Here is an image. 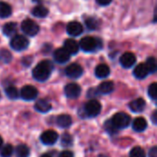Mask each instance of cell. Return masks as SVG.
I'll use <instances>...</instances> for the list:
<instances>
[{
  "mask_svg": "<svg viewBox=\"0 0 157 157\" xmlns=\"http://www.w3.org/2000/svg\"><path fill=\"white\" fill-rule=\"evenodd\" d=\"M48 13H49V10L41 5L35 6L32 10V14L37 17H45L48 15Z\"/></svg>",
  "mask_w": 157,
  "mask_h": 157,
  "instance_id": "cb8c5ba5",
  "label": "cell"
},
{
  "mask_svg": "<svg viewBox=\"0 0 157 157\" xmlns=\"http://www.w3.org/2000/svg\"><path fill=\"white\" fill-rule=\"evenodd\" d=\"M16 31H17V24L14 22L6 23L3 27V32L7 37H12L13 35H15Z\"/></svg>",
  "mask_w": 157,
  "mask_h": 157,
  "instance_id": "7402d4cb",
  "label": "cell"
},
{
  "mask_svg": "<svg viewBox=\"0 0 157 157\" xmlns=\"http://www.w3.org/2000/svg\"><path fill=\"white\" fill-rule=\"evenodd\" d=\"M149 157H157V148L156 146H154L150 152H149Z\"/></svg>",
  "mask_w": 157,
  "mask_h": 157,
  "instance_id": "d590c367",
  "label": "cell"
},
{
  "mask_svg": "<svg viewBox=\"0 0 157 157\" xmlns=\"http://www.w3.org/2000/svg\"><path fill=\"white\" fill-rule=\"evenodd\" d=\"M95 74H96V76L98 77V78H106V77H108L109 75L110 69L107 64L101 63V64H98L96 67Z\"/></svg>",
  "mask_w": 157,
  "mask_h": 157,
  "instance_id": "2e32d148",
  "label": "cell"
},
{
  "mask_svg": "<svg viewBox=\"0 0 157 157\" xmlns=\"http://www.w3.org/2000/svg\"><path fill=\"white\" fill-rule=\"evenodd\" d=\"M145 106H146V103H145V100L144 98H137V99H134L132 100L129 107L131 109V110L132 112H142L144 109H145Z\"/></svg>",
  "mask_w": 157,
  "mask_h": 157,
  "instance_id": "9a60e30c",
  "label": "cell"
},
{
  "mask_svg": "<svg viewBox=\"0 0 157 157\" xmlns=\"http://www.w3.org/2000/svg\"><path fill=\"white\" fill-rule=\"evenodd\" d=\"M41 157H52L51 155H49V154H44V155H42Z\"/></svg>",
  "mask_w": 157,
  "mask_h": 157,
  "instance_id": "f35d334b",
  "label": "cell"
},
{
  "mask_svg": "<svg viewBox=\"0 0 157 157\" xmlns=\"http://www.w3.org/2000/svg\"><path fill=\"white\" fill-rule=\"evenodd\" d=\"M114 90V84L111 81H105L102 82L98 87V92H99L102 95H108L113 92Z\"/></svg>",
  "mask_w": 157,
  "mask_h": 157,
  "instance_id": "ac0fdd59",
  "label": "cell"
},
{
  "mask_svg": "<svg viewBox=\"0 0 157 157\" xmlns=\"http://www.w3.org/2000/svg\"><path fill=\"white\" fill-rule=\"evenodd\" d=\"M13 152H14L13 146L10 144H6L1 149L0 155H1V157H10L13 155Z\"/></svg>",
  "mask_w": 157,
  "mask_h": 157,
  "instance_id": "83f0119b",
  "label": "cell"
},
{
  "mask_svg": "<svg viewBox=\"0 0 157 157\" xmlns=\"http://www.w3.org/2000/svg\"><path fill=\"white\" fill-rule=\"evenodd\" d=\"M2 145H3V139L0 137V149H1V147H2Z\"/></svg>",
  "mask_w": 157,
  "mask_h": 157,
  "instance_id": "ab89813d",
  "label": "cell"
},
{
  "mask_svg": "<svg viewBox=\"0 0 157 157\" xmlns=\"http://www.w3.org/2000/svg\"><path fill=\"white\" fill-rule=\"evenodd\" d=\"M86 25L90 30H95L98 28V20L95 19L94 17H88L86 19Z\"/></svg>",
  "mask_w": 157,
  "mask_h": 157,
  "instance_id": "4dcf8cb0",
  "label": "cell"
},
{
  "mask_svg": "<svg viewBox=\"0 0 157 157\" xmlns=\"http://www.w3.org/2000/svg\"><path fill=\"white\" fill-rule=\"evenodd\" d=\"M58 140V134L54 131H46L40 136V141L45 145H52Z\"/></svg>",
  "mask_w": 157,
  "mask_h": 157,
  "instance_id": "30bf717a",
  "label": "cell"
},
{
  "mask_svg": "<svg viewBox=\"0 0 157 157\" xmlns=\"http://www.w3.org/2000/svg\"><path fill=\"white\" fill-rule=\"evenodd\" d=\"M148 95L153 100H156L157 98V85L156 83H153L150 85L148 88Z\"/></svg>",
  "mask_w": 157,
  "mask_h": 157,
  "instance_id": "1f68e13d",
  "label": "cell"
},
{
  "mask_svg": "<svg viewBox=\"0 0 157 157\" xmlns=\"http://www.w3.org/2000/svg\"><path fill=\"white\" fill-rule=\"evenodd\" d=\"M111 121L118 130L125 129L131 123V117L125 112H119L113 116Z\"/></svg>",
  "mask_w": 157,
  "mask_h": 157,
  "instance_id": "277c9868",
  "label": "cell"
},
{
  "mask_svg": "<svg viewBox=\"0 0 157 157\" xmlns=\"http://www.w3.org/2000/svg\"><path fill=\"white\" fill-rule=\"evenodd\" d=\"M120 63L124 68H131L136 63V56L132 52H125L121 55L120 59Z\"/></svg>",
  "mask_w": 157,
  "mask_h": 157,
  "instance_id": "8fae6325",
  "label": "cell"
},
{
  "mask_svg": "<svg viewBox=\"0 0 157 157\" xmlns=\"http://www.w3.org/2000/svg\"><path fill=\"white\" fill-rule=\"evenodd\" d=\"M130 155H131V157H145V153L142 147L136 146V147L132 149Z\"/></svg>",
  "mask_w": 157,
  "mask_h": 157,
  "instance_id": "f546056e",
  "label": "cell"
},
{
  "mask_svg": "<svg viewBox=\"0 0 157 157\" xmlns=\"http://www.w3.org/2000/svg\"><path fill=\"white\" fill-rule=\"evenodd\" d=\"M152 121H153L154 124H156V121H157V112L156 111H155V112L153 113V116H152Z\"/></svg>",
  "mask_w": 157,
  "mask_h": 157,
  "instance_id": "74e56055",
  "label": "cell"
},
{
  "mask_svg": "<svg viewBox=\"0 0 157 157\" xmlns=\"http://www.w3.org/2000/svg\"><path fill=\"white\" fill-rule=\"evenodd\" d=\"M97 2L100 6H108L112 2V0H97Z\"/></svg>",
  "mask_w": 157,
  "mask_h": 157,
  "instance_id": "8d00e7d4",
  "label": "cell"
},
{
  "mask_svg": "<svg viewBox=\"0 0 157 157\" xmlns=\"http://www.w3.org/2000/svg\"><path fill=\"white\" fill-rule=\"evenodd\" d=\"M53 58H54V61L57 62L58 63H65L69 61L70 54L63 48H60L54 52Z\"/></svg>",
  "mask_w": 157,
  "mask_h": 157,
  "instance_id": "4fadbf2b",
  "label": "cell"
},
{
  "mask_svg": "<svg viewBox=\"0 0 157 157\" xmlns=\"http://www.w3.org/2000/svg\"><path fill=\"white\" fill-rule=\"evenodd\" d=\"M133 75L138 79H144V78H145L149 75V72H148V69H147L145 63H140V64H138L135 67L134 71H133Z\"/></svg>",
  "mask_w": 157,
  "mask_h": 157,
  "instance_id": "e0dca14e",
  "label": "cell"
},
{
  "mask_svg": "<svg viewBox=\"0 0 157 157\" xmlns=\"http://www.w3.org/2000/svg\"><path fill=\"white\" fill-rule=\"evenodd\" d=\"M29 44V40L27 39V37H25L23 35H15L14 37H12V39L10 40L11 48L17 52L24 51L25 49L28 48Z\"/></svg>",
  "mask_w": 157,
  "mask_h": 157,
  "instance_id": "5b68a950",
  "label": "cell"
},
{
  "mask_svg": "<svg viewBox=\"0 0 157 157\" xmlns=\"http://www.w3.org/2000/svg\"><path fill=\"white\" fill-rule=\"evenodd\" d=\"M20 97L27 101L33 100L38 97V90L33 86H25L20 90Z\"/></svg>",
  "mask_w": 157,
  "mask_h": 157,
  "instance_id": "52a82bcc",
  "label": "cell"
},
{
  "mask_svg": "<svg viewBox=\"0 0 157 157\" xmlns=\"http://www.w3.org/2000/svg\"><path fill=\"white\" fill-rule=\"evenodd\" d=\"M65 74L68 77L76 79V78H79L83 75V68L78 63H71V64H69V66L66 67Z\"/></svg>",
  "mask_w": 157,
  "mask_h": 157,
  "instance_id": "9c48e42d",
  "label": "cell"
},
{
  "mask_svg": "<svg viewBox=\"0 0 157 157\" xmlns=\"http://www.w3.org/2000/svg\"><path fill=\"white\" fill-rule=\"evenodd\" d=\"M5 92H6V95L7 96V98H10V99H17L18 98V96H19L17 89L15 86H7L6 88Z\"/></svg>",
  "mask_w": 157,
  "mask_h": 157,
  "instance_id": "4316f807",
  "label": "cell"
},
{
  "mask_svg": "<svg viewBox=\"0 0 157 157\" xmlns=\"http://www.w3.org/2000/svg\"><path fill=\"white\" fill-rule=\"evenodd\" d=\"M59 157H75V156H74V154H73L71 151H63V152H62V153L59 155Z\"/></svg>",
  "mask_w": 157,
  "mask_h": 157,
  "instance_id": "e575fe53",
  "label": "cell"
},
{
  "mask_svg": "<svg viewBox=\"0 0 157 157\" xmlns=\"http://www.w3.org/2000/svg\"><path fill=\"white\" fill-rule=\"evenodd\" d=\"M0 98H1V94H0Z\"/></svg>",
  "mask_w": 157,
  "mask_h": 157,
  "instance_id": "b9f144b4",
  "label": "cell"
},
{
  "mask_svg": "<svg viewBox=\"0 0 157 157\" xmlns=\"http://www.w3.org/2000/svg\"><path fill=\"white\" fill-rule=\"evenodd\" d=\"M105 130L111 135L113 134H116L117 132H118V129L114 126V124L112 123L111 121H108L106 123H105Z\"/></svg>",
  "mask_w": 157,
  "mask_h": 157,
  "instance_id": "d6a6232c",
  "label": "cell"
},
{
  "mask_svg": "<svg viewBox=\"0 0 157 157\" xmlns=\"http://www.w3.org/2000/svg\"><path fill=\"white\" fill-rule=\"evenodd\" d=\"M145 65L148 69L149 74H155L157 70V63L155 57H149L145 63Z\"/></svg>",
  "mask_w": 157,
  "mask_h": 157,
  "instance_id": "484cf974",
  "label": "cell"
},
{
  "mask_svg": "<svg viewBox=\"0 0 157 157\" xmlns=\"http://www.w3.org/2000/svg\"><path fill=\"white\" fill-rule=\"evenodd\" d=\"M66 29H67V33L70 36L76 37V36H79L83 33L84 28H83L81 23H79L77 21H72L67 25Z\"/></svg>",
  "mask_w": 157,
  "mask_h": 157,
  "instance_id": "7c38bea8",
  "label": "cell"
},
{
  "mask_svg": "<svg viewBox=\"0 0 157 157\" xmlns=\"http://www.w3.org/2000/svg\"><path fill=\"white\" fill-rule=\"evenodd\" d=\"M16 155L17 157H29V148L26 144H19L16 148Z\"/></svg>",
  "mask_w": 157,
  "mask_h": 157,
  "instance_id": "d4e9b609",
  "label": "cell"
},
{
  "mask_svg": "<svg viewBox=\"0 0 157 157\" xmlns=\"http://www.w3.org/2000/svg\"><path fill=\"white\" fill-rule=\"evenodd\" d=\"M21 29L26 35L32 37L38 34L40 30V27L34 20L27 18L23 20V22L21 23Z\"/></svg>",
  "mask_w": 157,
  "mask_h": 157,
  "instance_id": "8992f818",
  "label": "cell"
},
{
  "mask_svg": "<svg viewBox=\"0 0 157 157\" xmlns=\"http://www.w3.org/2000/svg\"><path fill=\"white\" fill-rule=\"evenodd\" d=\"M61 144L64 147H68V146H72L73 145V137L69 134V133H64L62 136V140H61Z\"/></svg>",
  "mask_w": 157,
  "mask_h": 157,
  "instance_id": "f1b7e54d",
  "label": "cell"
},
{
  "mask_svg": "<svg viewBox=\"0 0 157 157\" xmlns=\"http://www.w3.org/2000/svg\"><path fill=\"white\" fill-rule=\"evenodd\" d=\"M11 53L6 50L0 51V60L4 63H8L11 61Z\"/></svg>",
  "mask_w": 157,
  "mask_h": 157,
  "instance_id": "836d02e7",
  "label": "cell"
},
{
  "mask_svg": "<svg viewBox=\"0 0 157 157\" xmlns=\"http://www.w3.org/2000/svg\"><path fill=\"white\" fill-rule=\"evenodd\" d=\"M79 48H81L86 52H94L98 48V40H97L94 37L86 36L84 37L79 43Z\"/></svg>",
  "mask_w": 157,
  "mask_h": 157,
  "instance_id": "3957f363",
  "label": "cell"
},
{
  "mask_svg": "<svg viewBox=\"0 0 157 157\" xmlns=\"http://www.w3.org/2000/svg\"><path fill=\"white\" fill-rule=\"evenodd\" d=\"M63 49L70 54L74 55L76 54L79 51V44L73 39H68L64 41Z\"/></svg>",
  "mask_w": 157,
  "mask_h": 157,
  "instance_id": "5bb4252c",
  "label": "cell"
},
{
  "mask_svg": "<svg viewBox=\"0 0 157 157\" xmlns=\"http://www.w3.org/2000/svg\"><path fill=\"white\" fill-rule=\"evenodd\" d=\"M83 109H84V113L86 117L94 118V117H97L100 113L101 104L96 99H91L87 103H86Z\"/></svg>",
  "mask_w": 157,
  "mask_h": 157,
  "instance_id": "7a4b0ae2",
  "label": "cell"
},
{
  "mask_svg": "<svg viewBox=\"0 0 157 157\" xmlns=\"http://www.w3.org/2000/svg\"><path fill=\"white\" fill-rule=\"evenodd\" d=\"M53 70V65L50 61H42L38 63L32 71V75L34 79L40 82L46 81Z\"/></svg>",
  "mask_w": 157,
  "mask_h": 157,
  "instance_id": "6da1fadb",
  "label": "cell"
},
{
  "mask_svg": "<svg viewBox=\"0 0 157 157\" xmlns=\"http://www.w3.org/2000/svg\"><path fill=\"white\" fill-rule=\"evenodd\" d=\"M64 94L68 98H71V99L77 98L81 94V87L79 85L75 83L68 84L64 87Z\"/></svg>",
  "mask_w": 157,
  "mask_h": 157,
  "instance_id": "ba28073f",
  "label": "cell"
},
{
  "mask_svg": "<svg viewBox=\"0 0 157 157\" xmlns=\"http://www.w3.org/2000/svg\"><path fill=\"white\" fill-rule=\"evenodd\" d=\"M98 157H109V156H107V155H98Z\"/></svg>",
  "mask_w": 157,
  "mask_h": 157,
  "instance_id": "60d3db41",
  "label": "cell"
},
{
  "mask_svg": "<svg viewBox=\"0 0 157 157\" xmlns=\"http://www.w3.org/2000/svg\"><path fill=\"white\" fill-rule=\"evenodd\" d=\"M56 123L61 128H68L72 124V118L67 114L59 115L56 119Z\"/></svg>",
  "mask_w": 157,
  "mask_h": 157,
  "instance_id": "44dd1931",
  "label": "cell"
},
{
  "mask_svg": "<svg viewBox=\"0 0 157 157\" xmlns=\"http://www.w3.org/2000/svg\"><path fill=\"white\" fill-rule=\"evenodd\" d=\"M132 128L137 132H144L147 128V121H146V120L142 118V117L136 118L133 121V122H132Z\"/></svg>",
  "mask_w": 157,
  "mask_h": 157,
  "instance_id": "ffe728a7",
  "label": "cell"
},
{
  "mask_svg": "<svg viewBox=\"0 0 157 157\" xmlns=\"http://www.w3.org/2000/svg\"><path fill=\"white\" fill-rule=\"evenodd\" d=\"M52 109V105L51 103L46 100V99H39L36 103H35V109L39 112L41 113H46L48 111H50Z\"/></svg>",
  "mask_w": 157,
  "mask_h": 157,
  "instance_id": "d6986e66",
  "label": "cell"
},
{
  "mask_svg": "<svg viewBox=\"0 0 157 157\" xmlns=\"http://www.w3.org/2000/svg\"><path fill=\"white\" fill-rule=\"evenodd\" d=\"M11 13H12L11 6L7 3L0 1V17L2 18L8 17L11 15Z\"/></svg>",
  "mask_w": 157,
  "mask_h": 157,
  "instance_id": "603a6c76",
  "label": "cell"
}]
</instances>
